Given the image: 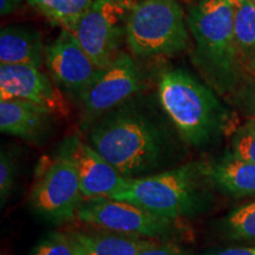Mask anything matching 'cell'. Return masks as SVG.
Instances as JSON below:
<instances>
[{
  "label": "cell",
  "mask_w": 255,
  "mask_h": 255,
  "mask_svg": "<svg viewBox=\"0 0 255 255\" xmlns=\"http://www.w3.org/2000/svg\"><path fill=\"white\" fill-rule=\"evenodd\" d=\"M51 23L71 32L94 0H26Z\"/></svg>",
  "instance_id": "18"
},
{
  "label": "cell",
  "mask_w": 255,
  "mask_h": 255,
  "mask_svg": "<svg viewBox=\"0 0 255 255\" xmlns=\"http://www.w3.org/2000/svg\"><path fill=\"white\" fill-rule=\"evenodd\" d=\"M45 47L39 30L34 27L6 26L0 32V65H30L41 68Z\"/></svg>",
  "instance_id": "14"
},
{
  "label": "cell",
  "mask_w": 255,
  "mask_h": 255,
  "mask_svg": "<svg viewBox=\"0 0 255 255\" xmlns=\"http://www.w3.org/2000/svg\"><path fill=\"white\" fill-rule=\"evenodd\" d=\"M71 234L78 242L83 255H138L156 241L108 231L75 232Z\"/></svg>",
  "instance_id": "16"
},
{
  "label": "cell",
  "mask_w": 255,
  "mask_h": 255,
  "mask_svg": "<svg viewBox=\"0 0 255 255\" xmlns=\"http://www.w3.org/2000/svg\"><path fill=\"white\" fill-rule=\"evenodd\" d=\"M15 178H17V167L14 156L8 150L2 149L0 154V201L1 208H5L6 203L13 191Z\"/></svg>",
  "instance_id": "22"
},
{
  "label": "cell",
  "mask_w": 255,
  "mask_h": 255,
  "mask_svg": "<svg viewBox=\"0 0 255 255\" xmlns=\"http://www.w3.org/2000/svg\"><path fill=\"white\" fill-rule=\"evenodd\" d=\"M225 231L233 240H255V201L231 213L225 221Z\"/></svg>",
  "instance_id": "19"
},
{
  "label": "cell",
  "mask_w": 255,
  "mask_h": 255,
  "mask_svg": "<svg viewBox=\"0 0 255 255\" xmlns=\"http://www.w3.org/2000/svg\"><path fill=\"white\" fill-rule=\"evenodd\" d=\"M148 87V76L141 65L133 56L122 51L109 65L102 69L100 76L78 102L83 130H88L96 120L144 92Z\"/></svg>",
  "instance_id": "8"
},
{
  "label": "cell",
  "mask_w": 255,
  "mask_h": 255,
  "mask_svg": "<svg viewBox=\"0 0 255 255\" xmlns=\"http://www.w3.org/2000/svg\"><path fill=\"white\" fill-rule=\"evenodd\" d=\"M203 165L183 164L128 180L126 187L113 199L133 203L164 218H189L203 208Z\"/></svg>",
  "instance_id": "4"
},
{
  "label": "cell",
  "mask_w": 255,
  "mask_h": 255,
  "mask_svg": "<svg viewBox=\"0 0 255 255\" xmlns=\"http://www.w3.org/2000/svg\"><path fill=\"white\" fill-rule=\"evenodd\" d=\"M253 1H254V2H255V0H253Z\"/></svg>",
  "instance_id": "29"
},
{
  "label": "cell",
  "mask_w": 255,
  "mask_h": 255,
  "mask_svg": "<svg viewBox=\"0 0 255 255\" xmlns=\"http://www.w3.org/2000/svg\"><path fill=\"white\" fill-rule=\"evenodd\" d=\"M254 103H255V101H254ZM254 113H255V104H254ZM253 119H254V120H255V116H254V117H253Z\"/></svg>",
  "instance_id": "27"
},
{
  "label": "cell",
  "mask_w": 255,
  "mask_h": 255,
  "mask_svg": "<svg viewBox=\"0 0 255 255\" xmlns=\"http://www.w3.org/2000/svg\"><path fill=\"white\" fill-rule=\"evenodd\" d=\"M83 201L77 165L68 138L38 174L28 202L41 219L59 225L76 219Z\"/></svg>",
  "instance_id": "6"
},
{
  "label": "cell",
  "mask_w": 255,
  "mask_h": 255,
  "mask_svg": "<svg viewBox=\"0 0 255 255\" xmlns=\"http://www.w3.org/2000/svg\"><path fill=\"white\" fill-rule=\"evenodd\" d=\"M188 1H189V4H191V2L199 1V0H188ZM226 1H228L229 4H231L232 6H234V7H238V6L240 5L241 0H226Z\"/></svg>",
  "instance_id": "26"
},
{
  "label": "cell",
  "mask_w": 255,
  "mask_h": 255,
  "mask_svg": "<svg viewBox=\"0 0 255 255\" xmlns=\"http://www.w3.org/2000/svg\"><path fill=\"white\" fill-rule=\"evenodd\" d=\"M126 44L135 57L176 55L189 46L187 17L177 0L135 1L127 23Z\"/></svg>",
  "instance_id": "5"
},
{
  "label": "cell",
  "mask_w": 255,
  "mask_h": 255,
  "mask_svg": "<svg viewBox=\"0 0 255 255\" xmlns=\"http://www.w3.org/2000/svg\"><path fill=\"white\" fill-rule=\"evenodd\" d=\"M1 255H8L7 253H1Z\"/></svg>",
  "instance_id": "28"
},
{
  "label": "cell",
  "mask_w": 255,
  "mask_h": 255,
  "mask_svg": "<svg viewBox=\"0 0 255 255\" xmlns=\"http://www.w3.org/2000/svg\"><path fill=\"white\" fill-rule=\"evenodd\" d=\"M88 138L128 180L163 171L176 157L177 141H182L159 102L156 105L143 92L96 120Z\"/></svg>",
  "instance_id": "1"
},
{
  "label": "cell",
  "mask_w": 255,
  "mask_h": 255,
  "mask_svg": "<svg viewBox=\"0 0 255 255\" xmlns=\"http://www.w3.org/2000/svg\"><path fill=\"white\" fill-rule=\"evenodd\" d=\"M157 100L188 145L205 146L225 129L227 111L210 87L183 69L165 70L158 81Z\"/></svg>",
  "instance_id": "3"
},
{
  "label": "cell",
  "mask_w": 255,
  "mask_h": 255,
  "mask_svg": "<svg viewBox=\"0 0 255 255\" xmlns=\"http://www.w3.org/2000/svg\"><path fill=\"white\" fill-rule=\"evenodd\" d=\"M202 255H255V247L227 248V250L212 251Z\"/></svg>",
  "instance_id": "24"
},
{
  "label": "cell",
  "mask_w": 255,
  "mask_h": 255,
  "mask_svg": "<svg viewBox=\"0 0 255 255\" xmlns=\"http://www.w3.org/2000/svg\"><path fill=\"white\" fill-rule=\"evenodd\" d=\"M19 98L38 104L55 116L66 117L70 105L55 82L30 65H0V101Z\"/></svg>",
  "instance_id": "11"
},
{
  "label": "cell",
  "mask_w": 255,
  "mask_h": 255,
  "mask_svg": "<svg viewBox=\"0 0 255 255\" xmlns=\"http://www.w3.org/2000/svg\"><path fill=\"white\" fill-rule=\"evenodd\" d=\"M45 64L57 87L77 103L103 69L92 60L71 32L63 28L45 47Z\"/></svg>",
  "instance_id": "10"
},
{
  "label": "cell",
  "mask_w": 255,
  "mask_h": 255,
  "mask_svg": "<svg viewBox=\"0 0 255 255\" xmlns=\"http://www.w3.org/2000/svg\"><path fill=\"white\" fill-rule=\"evenodd\" d=\"M51 111L31 102L12 98L0 101V130L5 135L41 144L52 128Z\"/></svg>",
  "instance_id": "13"
},
{
  "label": "cell",
  "mask_w": 255,
  "mask_h": 255,
  "mask_svg": "<svg viewBox=\"0 0 255 255\" xmlns=\"http://www.w3.org/2000/svg\"><path fill=\"white\" fill-rule=\"evenodd\" d=\"M30 255H83V252L71 233L55 232L41 239Z\"/></svg>",
  "instance_id": "20"
},
{
  "label": "cell",
  "mask_w": 255,
  "mask_h": 255,
  "mask_svg": "<svg viewBox=\"0 0 255 255\" xmlns=\"http://www.w3.org/2000/svg\"><path fill=\"white\" fill-rule=\"evenodd\" d=\"M232 155L255 163V120L252 119L238 129L232 139Z\"/></svg>",
  "instance_id": "21"
},
{
  "label": "cell",
  "mask_w": 255,
  "mask_h": 255,
  "mask_svg": "<svg viewBox=\"0 0 255 255\" xmlns=\"http://www.w3.org/2000/svg\"><path fill=\"white\" fill-rule=\"evenodd\" d=\"M138 255H188L182 248L170 242L156 240L154 244L143 250Z\"/></svg>",
  "instance_id": "23"
},
{
  "label": "cell",
  "mask_w": 255,
  "mask_h": 255,
  "mask_svg": "<svg viewBox=\"0 0 255 255\" xmlns=\"http://www.w3.org/2000/svg\"><path fill=\"white\" fill-rule=\"evenodd\" d=\"M70 143L84 200L113 199L126 187L128 178L90 144L78 137H71Z\"/></svg>",
  "instance_id": "12"
},
{
  "label": "cell",
  "mask_w": 255,
  "mask_h": 255,
  "mask_svg": "<svg viewBox=\"0 0 255 255\" xmlns=\"http://www.w3.org/2000/svg\"><path fill=\"white\" fill-rule=\"evenodd\" d=\"M1 1V5H0V11H1V14H8L11 13L12 11H14L15 7H17L19 2L21 0H0Z\"/></svg>",
  "instance_id": "25"
},
{
  "label": "cell",
  "mask_w": 255,
  "mask_h": 255,
  "mask_svg": "<svg viewBox=\"0 0 255 255\" xmlns=\"http://www.w3.org/2000/svg\"><path fill=\"white\" fill-rule=\"evenodd\" d=\"M195 49L193 63L208 87L221 96L240 90L244 79L235 49V7L226 0H199L188 7Z\"/></svg>",
  "instance_id": "2"
},
{
  "label": "cell",
  "mask_w": 255,
  "mask_h": 255,
  "mask_svg": "<svg viewBox=\"0 0 255 255\" xmlns=\"http://www.w3.org/2000/svg\"><path fill=\"white\" fill-rule=\"evenodd\" d=\"M207 180L233 196L255 195V163L227 155L203 165Z\"/></svg>",
  "instance_id": "15"
},
{
  "label": "cell",
  "mask_w": 255,
  "mask_h": 255,
  "mask_svg": "<svg viewBox=\"0 0 255 255\" xmlns=\"http://www.w3.org/2000/svg\"><path fill=\"white\" fill-rule=\"evenodd\" d=\"M76 219L102 231L154 239L175 234L177 220L154 214L141 207L115 199L84 200Z\"/></svg>",
  "instance_id": "9"
},
{
  "label": "cell",
  "mask_w": 255,
  "mask_h": 255,
  "mask_svg": "<svg viewBox=\"0 0 255 255\" xmlns=\"http://www.w3.org/2000/svg\"><path fill=\"white\" fill-rule=\"evenodd\" d=\"M136 0H94L71 33L100 68H105L122 51L127 23Z\"/></svg>",
  "instance_id": "7"
},
{
  "label": "cell",
  "mask_w": 255,
  "mask_h": 255,
  "mask_svg": "<svg viewBox=\"0 0 255 255\" xmlns=\"http://www.w3.org/2000/svg\"><path fill=\"white\" fill-rule=\"evenodd\" d=\"M235 49L244 78L255 82V2L241 0L235 7Z\"/></svg>",
  "instance_id": "17"
}]
</instances>
